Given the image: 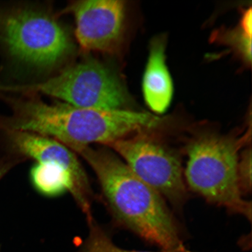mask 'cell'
<instances>
[{
    "instance_id": "14",
    "label": "cell",
    "mask_w": 252,
    "mask_h": 252,
    "mask_svg": "<svg viewBox=\"0 0 252 252\" xmlns=\"http://www.w3.org/2000/svg\"><path fill=\"white\" fill-rule=\"evenodd\" d=\"M22 162L23 160L10 152L0 140V181L14 166Z\"/></svg>"
},
{
    "instance_id": "16",
    "label": "cell",
    "mask_w": 252,
    "mask_h": 252,
    "mask_svg": "<svg viewBox=\"0 0 252 252\" xmlns=\"http://www.w3.org/2000/svg\"><path fill=\"white\" fill-rule=\"evenodd\" d=\"M0 250H1V248H0ZM0 252H1V251H0Z\"/></svg>"
},
{
    "instance_id": "9",
    "label": "cell",
    "mask_w": 252,
    "mask_h": 252,
    "mask_svg": "<svg viewBox=\"0 0 252 252\" xmlns=\"http://www.w3.org/2000/svg\"><path fill=\"white\" fill-rule=\"evenodd\" d=\"M166 38L159 36L150 43L149 59L143 78L145 102L157 114H162L171 105L173 85L166 64Z\"/></svg>"
},
{
    "instance_id": "15",
    "label": "cell",
    "mask_w": 252,
    "mask_h": 252,
    "mask_svg": "<svg viewBox=\"0 0 252 252\" xmlns=\"http://www.w3.org/2000/svg\"><path fill=\"white\" fill-rule=\"evenodd\" d=\"M105 250L106 252H137V251H127L121 250L119 248L116 247L113 243L111 239H110L109 236L108 238H106V242H105Z\"/></svg>"
},
{
    "instance_id": "5",
    "label": "cell",
    "mask_w": 252,
    "mask_h": 252,
    "mask_svg": "<svg viewBox=\"0 0 252 252\" xmlns=\"http://www.w3.org/2000/svg\"><path fill=\"white\" fill-rule=\"evenodd\" d=\"M0 91L42 94L80 108L127 109L128 94L115 70L97 60L88 59L64 68L39 83L18 84L0 81Z\"/></svg>"
},
{
    "instance_id": "2",
    "label": "cell",
    "mask_w": 252,
    "mask_h": 252,
    "mask_svg": "<svg viewBox=\"0 0 252 252\" xmlns=\"http://www.w3.org/2000/svg\"><path fill=\"white\" fill-rule=\"evenodd\" d=\"M75 153L95 173L104 199L119 224L165 252L187 251L164 198L138 178L117 154L103 146L82 147Z\"/></svg>"
},
{
    "instance_id": "4",
    "label": "cell",
    "mask_w": 252,
    "mask_h": 252,
    "mask_svg": "<svg viewBox=\"0 0 252 252\" xmlns=\"http://www.w3.org/2000/svg\"><path fill=\"white\" fill-rule=\"evenodd\" d=\"M74 50L67 31L51 12L32 5L0 2V71L52 70L67 61Z\"/></svg>"
},
{
    "instance_id": "12",
    "label": "cell",
    "mask_w": 252,
    "mask_h": 252,
    "mask_svg": "<svg viewBox=\"0 0 252 252\" xmlns=\"http://www.w3.org/2000/svg\"><path fill=\"white\" fill-rule=\"evenodd\" d=\"M244 149L239 154L238 163V184L243 196L251 193L252 191L251 144Z\"/></svg>"
},
{
    "instance_id": "7",
    "label": "cell",
    "mask_w": 252,
    "mask_h": 252,
    "mask_svg": "<svg viewBox=\"0 0 252 252\" xmlns=\"http://www.w3.org/2000/svg\"><path fill=\"white\" fill-rule=\"evenodd\" d=\"M65 11L74 15L75 36L84 51L116 55L127 31V5L121 0H83L70 2Z\"/></svg>"
},
{
    "instance_id": "6",
    "label": "cell",
    "mask_w": 252,
    "mask_h": 252,
    "mask_svg": "<svg viewBox=\"0 0 252 252\" xmlns=\"http://www.w3.org/2000/svg\"><path fill=\"white\" fill-rule=\"evenodd\" d=\"M161 129L138 131L106 147L142 181L182 210L188 195L181 159L178 151L162 139Z\"/></svg>"
},
{
    "instance_id": "11",
    "label": "cell",
    "mask_w": 252,
    "mask_h": 252,
    "mask_svg": "<svg viewBox=\"0 0 252 252\" xmlns=\"http://www.w3.org/2000/svg\"><path fill=\"white\" fill-rule=\"evenodd\" d=\"M211 39L213 42L228 47L246 67H251L252 34L240 25L233 28H220L214 32Z\"/></svg>"
},
{
    "instance_id": "3",
    "label": "cell",
    "mask_w": 252,
    "mask_h": 252,
    "mask_svg": "<svg viewBox=\"0 0 252 252\" xmlns=\"http://www.w3.org/2000/svg\"><path fill=\"white\" fill-rule=\"evenodd\" d=\"M251 144V131L222 134L209 128L194 129L185 138V176L194 193L230 213L252 220V203L238 184L239 151Z\"/></svg>"
},
{
    "instance_id": "10",
    "label": "cell",
    "mask_w": 252,
    "mask_h": 252,
    "mask_svg": "<svg viewBox=\"0 0 252 252\" xmlns=\"http://www.w3.org/2000/svg\"><path fill=\"white\" fill-rule=\"evenodd\" d=\"M30 180L37 192L46 197L71 194L73 182L70 173L61 163L48 161L36 162L31 169Z\"/></svg>"
},
{
    "instance_id": "8",
    "label": "cell",
    "mask_w": 252,
    "mask_h": 252,
    "mask_svg": "<svg viewBox=\"0 0 252 252\" xmlns=\"http://www.w3.org/2000/svg\"><path fill=\"white\" fill-rule=\"evenodd\" d=\"M0 138L8 149L22 160L52 161L64 166L73 182L72 196L87 220L93 219L92 188L87 173L73 151L53 138L31 132L0 127Z\"/></svg>"
},
{
    "instance_id": "13",
    "label": "cell",
    "mask_w": 252,
    "mask_h": 252,
    "mask_svg": "<svg viewBox=\"0 0 252 252\" xmlns=\"http://www.w3.org/2000/svg\"><path fill=\"white\" fill-rule=\"evenodd\" d=\"M90 226L88 236L83 252H106L105 242L108 234L97 224L94 219L88 221Z\"/></svg>"
},
{
    "instance_id": "1",
    "label": "cell",
    "mask_w": 252,
    "mask_h": 252,
    "mask_svg": "<svg viewBox=\"0 0 252 252\" xmlns=\"http://www.w3.org/2000/svg\"><path fill=\"white\" fill-rule=\"evenodd\" d=\"M0 101L11 112L9 116L0 115V127L53 138L74 153L93 144L106 147L138 131L159 128L163 124L162 119L147 113L50 104L31 94L0 91Z\"/></svg>"
}]
</instances>
